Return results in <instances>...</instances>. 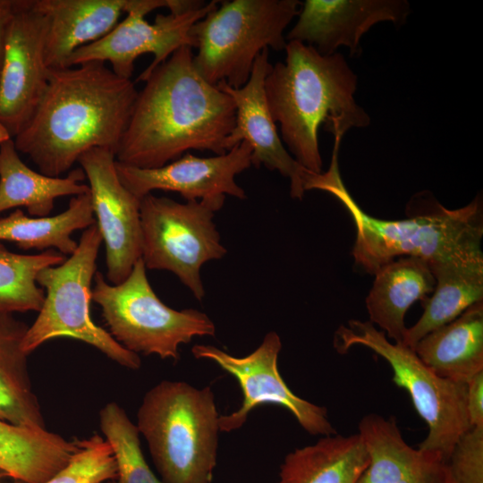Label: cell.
Returning a JSON list of instances; mask_svg holds the SVG:
<instances>
[{
  "mask_svg": "<svg viewBox=\"0 0 483 483\" xmlns=\"http://www.w3.org/2000/svg\"><path fill=\"white\" fill-rule=\"evenodd\" d=\"M235 116L231 97L199 73L192 48L183 46L156 67L138 91L115 160L150 169L189 150L223 155Z\"/></svg>",
  "mask_w": 483,
  "mask_h": 483,
  "instance_id": "1",
  "label": "cell"
},
{
  "mask_svg": "<svg viewBox=\"0 0 483 483\" xmlns=\"http://www.w3.org/2000/svg\"><path fill=\"white\" fill-rule=\"evenodd\" d=\"M138 94L131 79L105 63L49 70L48 83L30 120L14 137L39 173L60 177L95 148L114 152Z\"/></svg>",
  "mask_w": 483,
  "mask_h": 483,
  "instance_id": "2",
  "label": "cell"
},
{
  "mask_svg": "<svg viewBox=\"0 0 483 483\" xmlns=\"http://www.w3.org/2000/svg\"><path fill=\"white\" fill-rule=\"evenodd\" d=\"M340 143V139H335L327 171L320 174L307 171L303 189L326 191L346 208L356 229L352 254L359 267L374 275L382 266L403 256L419 257L428 264L483 256L480 197L477 196L462 208L448 209L430 192L422 191L409 202L408 218H376L360 208L341 178Z\"/></svg>",
  "mask_w": 483,
  "mask_h": 483,
  "instance_id": "3",
  "label": "cell"
},
{
  "mask_svg": "<svg viewBox=\"0 0 483 483\" xmlns=\"http://www.w3.org/2000/svg\"><path fill=\"white\" fill-rule=\"evenodd\" d=\"M284 50V62L272 65L265 80L268 108L289 153L320 174L319 127L343 138L367 127L370 117L354 99L358 77L340 53L323 55L298 41H288Z\"/></svg>",
  "mask_w": 483,
  "mask_h": 483,
  "instance_id": "4",
  "label": "cell"
},
{
  "mask_svg": "<svg viewBox=\"0 0 483 483\" xmlns=\"http://www.w3.org/2000/svg\"><path fill=\"white\" fill-rule=\"evenodd\" d=\"M219 414L210 386L162 380L144 395L137 428L164 483H211Z\"/></svg>",
  "mask_w": 483,
  "mask_h": 483,
  "instance_id": "5",
  "label": "cell"
},
{
  "mask_svg": "<svg viewBox=\"0 0 483 483\" xmlns=\"http://www.w3.org/2000/svg\"><path fill=\"white\" fill-rule=\"evenodd\" d=\"M298 0L220 1L197 21L190 34L198 52L193 64L209 83L233 89L250 79L256 57L264 48L284 50V31L300 13Z\"/></svg>",
  "mask_w": 483,
  "mask_h": 483,
  "instance_id": "6",
  "label": "cell"
},
{
  "mask_svg": "<svg viewBox=\"0 0 483 483\" xmlns=\"http://www.w3.org/2000/svg\"><path fill=\"white\" fill-rule=\"evenodd\" d=\"M102 242L94 224L84 230L76 250L64 263L38 274L36 281L45 291V300L22 341L27 354L49 340L68 337L95 347L126 369L140 368V356L122 346L90 317L91 283Z\"/></svg>",
  "mask_w": 483,
  "mask_h": 483,
  "instance_id": "7",
  "label": "cell"
},
{
  "mask_svg": "<svg viewBox=\"0 0 483 483\" xmlns=\"http://www.w3.org/2000/svg\"><path fill=\"white\" fill-rule=\"evenodd\" d=\"M146 269L140 258L119 284H107L97 271L91 300L100 306L110 335L125 349L177 361L180 345L197 336H214L215 324L198 309L166 306L152 289Z\"/></svg>",
  "mask_w": 483,
  "mask_h": 483,
  "instance_id": "8",
  "label": "cell"
},
{
  "mask_svg": "<svg viewBox=\"0 0 483 483\" xmlns=\"http://www.w3.org/2000/svg\"><path fill=\"white\" fill-rule=\"evenodd\" d=\"M361 345L385 359L392 368L393 381L404 388L428 433L419 449L447 461L458 439L471 428L467 412V384L436 374L402 343H391L371 322L351 319L335 332L334 346L345 353Z\"/></svg>",
  "mask_w": 483,
  "mask_h": 483,
  "instance_id": "9",
  "label": "cell"
},
{
  "mask_svg": "<svg viewBox=\"0 0 483 483\" xmlns=\"http://www.w3.org/2000/svg\"><path fill=\"white\" fill-rule=\"evenodd\" d=\"M223 205L206 200L179 203L152 193L144 196L140 216L146 268L174 273L201 301L205 295L201 267L227 252L213 222Z\"/></svg>",
  "mask_w": 483,
  "mask_h": 483,
  "instance_id": "10",
  "label": "cell"
},
{
  "mask_svg": "<svg viewBox=\"0 0 483 483\" xmlns=\"http://www.w3.org/2000/svg\"><path fill=\"white\" fill-rule=\"evenodd\" d=\"M282 348L280 336L268 332L260 345L244 357H234L213 345L196 344L191 352L196 359L216 362L239 382L243 401L241 407L228 415L219 416L221 432L240 428L249 413L266 403L287 409L304 430L313 436H330L336 430L327 418L325 407L297 396L286 385L278 369Z\"/></svg>",
  "mask_w": 483,
  "mask_h": 483,
  "instance_id": "11",
  "label": "cell"
},
{
  "mask_svg": "<svg viewBox=\"0 0 483 483\" xmlns=\"http://www.w3.org/2000/svg\"><path fill=\"white\" fill-rule=\"evenodd\" d=\"M219 2L213 0L202 7L181 13H159L153 23L147 21L143 13L130 11L106 36L77 49L69 58L68 67L89 62L109 63L116 75L131 79L136 59L152 54V62L137 78V81H145L153 70L178 48L183 46L196 48L191 29Z\"/></svg>",
  "mask_w": 483,
  "mask_h": 483,
  "instance_id": "12",
  "label": "cell"
},
{
  "mask_svg": "<svg viewBox=\"0 0 483 483\" xmlns=\"http://www.w3.org/2000/svg\"><path fill=\"white\" fill-rule=\"evenodd\" d=\"M115 154L95 148L78 159L89 180L96 225L106 246V276L123 283L141 258L140 200L118 178Z\"/></svg>",
  "mask_w": 483,
  "mask_h": 483,
  "instance_id": "13",
  "label": "cell"
},
{
  "mask_svg": "<svg viewBox=\"0 0 483 483\" xmlns=\"http://www.w3.org/2000/svg\"><path fill=\"white\" fill-rule=\"evenodd\" d=\"M46 30L33 0H21L7 29L0 70V122L12 137L30 120L48 83Z\"/></svg>",
  "mask_w": 483,
  "mask_h": 483,
  "instance_id": "14",
  "label": "cell"
},
{
  "mask_svg": "<svg viewBox=\"0 0 483 483\" xmlns=\"http://www.w3.org/2000/svg\"><path fill=\"white\" fill-rule=\"evenodd\" d=\"M251 148L246 141L223 155L199 157L185 153L161 167L143 169L115 161L123 185L140 200L152 191L180 193L188 200H206L224 204L225 196L246 199L244 190L235 181L237 174L251 165Z\"/></svg>",
  "mask_w": 483,
  "mask_h": 483,
  "instance_id": "15",
  "label": "cell"
},
{
  "mask_svg": "<svg viewBox=\"0 0 483 483\" xmlns=\"http://www.w3.org/2000/svg\"><path fill=\"white\" fill-rule=\"evenodd\" d=\"M268 48H264L256 57L248 81L239 89H233L221 81L217 88L233 99L235 123L225 140L226 151L246 141L251 148V165H264L270 171H277L290 180V194L292 199L304 196L303 179L307 169L302 167L285 148L275 123L270 114L265 80L271 64Z\"/></svg>",
  "mask_w": 483,
  "mask_h": 483,
  "instance_id": "16",
  "label": "cell"
},
{
  "mask_svg": "<svg viewBox=\"0 0 483 483\" xmlns=\"http://www.w3.org/2000/svg\"><path fill=\"white\" fill-rule=\"evenodd\" d=\"M301 5L285 39L312 47L323 55L342 46L351 55H360V38L370 28L381 21L402 25L411 12L406 0H306Z\"/></svg>",
  "mask_w": 483,
  "mask_h": 483,
  "instance_id": "17",
  "label": "cell"
},
{
  "mask_svg": "<svg viewBox=\"0 0 483 483\" xmlns=\"http://www.w3.org/2000/svg\"><path fill=\"white\" fill-rule=\"evenodd\" d=\"M358 427L369 462L357 483H451L446 462L409 445L394 417L369 413Z\"/></svg>",
  "mask_w": 483,
  "mask_h": 483,
  "instance_id": "18",
  "label": "cell"
},
{
  "mask_svg": "<svg viewBox=\"0 0 483 483\" xmlns=\"http://www.w3.org/2000/svg\"><path fill=\"white\" fill-rule=\"evenodd\" d=\"M125 0H33L44 15V58L49 70L68 68L71 55L110 32L124 13Z\"/></svg>",
  "mask_w": 483,
  "mask_h": 483,
  "instance_id": "19",
  "label": "cell"
},
{
  "mask_svg": "<svg viewBox=\"0 0 483 483\" xmlns=\"http://www.w3.org/2000/svg\"><path fill=\"white\" fill-rule=\"evenodd\" d=\"M374 275L365 301L369 322L379 326L387 338L402 343L407 329L405 314L413 303L433 292L434 275L428 261L415 256L397 258Z\"/></svg>",
  "mask_w": 483,
  "mask_h": 483,
  "instance_id": "20",
  "label": "cell"
},
{
  "mask_svg": "<svg viewBox=\"0 0 483 483\" xmlns=\"http://www.w3.org/2000/svg\"><path fill=\"white\" fill-rule=\"evenodd\" d=\"M412 349L438 376L467 383L483 370V301L423 336Z\"/></svg>",
  "mask_w": 483,
  "mask_h": 483,
  "instance_id": "21",
  "label": "cell"
},
{
  "mask_svg": "<svg viewBox=\"0 0 483 483\" xmlns=\"http://www.w3.org/2000/svg\"><path fill=\"white\" fill-rule=\"evenodd\" d=\"M428 266L436 282L432 295L424 300L422 315L406 329L402 342L411 349L423 336L483 301V256Z\"/></svg>",
  "mask_w": 483,
  "mask_h": 483,
  "instance_id": "22",
  "label": "cell"
},
{
  "mask_svg": "<svg viewBox=\"0 0 483 483\" xmlns=\"http://www.w3.org/2000/svg\"><path fill=\"white\" fill-rule=\"evenodd\" d=\"M81 168L72 170L65 177H51L30 168L21 159L13 140L0 145V213L24 207L31 216H48L56 199L77 196L89 191L82 182Z\"/></svg>",
  "mask_w": 483,
  "mask_h": 483,
  "instance_id": "23",
  "label": "cell"
},
{
  "mask_svg": "<svg viewBox=\"0 0 483 483\" xmlns=\"http://www.w3.org/2000/svg\"><path fill=\"white\" fill-rule=\"evenodd\" d=\"M369 462L359 433L324 436L284 457L277 483H357Z\"/></svg>",
  "mask_w": 483,
  "mask_h": 483,
  "instance_id": "24",
  "label": "cell"
},
{
  "mask_svg": "<svg viewBox=\"0 0 483 483\" xmlns=\"http://www.w3.org/2000/svg\"><path fill=\"white\" fill-rule=\"evenodd\" d=\"M28 328L13 313L0 311V419L20 427L47 428L29 373V354L22 349Z\"/></svg>",
  "mask_w": 483,
  "mask_h": 483,
  "instance_id": "25",
  "label": "cell"
},
{
  "mask_svg": "<svg viewBox=\"0 0 483 483\" xmlns=\"http://www.w3.org/2000/svg\"><path fill=\"white\" fill-rule=\"evenodd\" d=\"M68 440L47 428L15 426L0 419V470L24 483H44L77 452Z\"/></svg>",
  "mask_w": 483,
  "mask_h": 483,
  "instance_id": "26",
  "label": "cell"
},
{
  "mask_svg": "<svg viewBox=\"0 0 483 483\" xmlns=\"http://www.w3.org/2000/svg\"><path fill=\"white\" fill-rule=\"evenodd\" d=\"M94 224L89 191L73 196L68 208L55 216L30 217L17 208L0 218V242H14L22 250L55 248L64 255H72L78 246L72 233Z\"/></svg>",
  "mask_w": 483,
  "mask_h": 483,
  "instance_id": "27",
  "label": "cell"
},
{
  "mask_svg": "<svg viewBox=\"0 0 483 483\" xmlns=\"http://www.w3.org/2000/svg\"><path fill=\"white\" fill-rule=\"evenodd\" d=\"M65 255L54 250L24 255L8 250L0 242V311L14 313L39 311L45 291L36 278L45 267L58 266Z\"/></svg>",
  "mask_w": 483,
  "mask_h": 483,
  "instance_id": "28",
  "label": "cell"
},
{
  "mask_svg": "<svg viewBox=\"0 0 483 483\" xmlns=\"http://www.w3.org/2000/svg\"><path fill=\"white\" fill-rule=\"evenodd\" d=\"M99 426L116 464L115 479L106 483H164L147 463L137 426L120 404L109 402L101 408Z\"/></svg>",
  "mask_w": 483,
  "mask_h": 483,
  "instance_id": "29",
  "label": "cell"
},
{
  "mask_svg": "<svg viewBox=\"0 0 483 483\" xmlns=\"http://www.w3.org/2000/svg\"><path fill=\"white\" fill-rule=\"evenodd\" d=\"M116 477L113 450L104 436L80 439L70 461L44 483H106Z\"/></svg>",
  "mask_w": 483,
  "mask_h": 483,
  "instance_id": "30",
  "label": "cell"
},
{
  "mask_svg": "<svg viewBox=\"0 0 483 483\" xmlns=\"http://www.w3.org/2000/svg\"><path fill=\"white\" fill-rule=\"evenodd\" d=\"M446 465L451 483H483V427L471 428L458 439Z\"/></svg>",
  "mask_w": 483,
  "mask_h": 483,
  "instance_id": "31",
  "label": "cell"
},
{
  "mask_svg": "<svg viewBox=\"0 0 483 483\" xmlns=\"http://www.w3.org/2000/svg\"><path fill=\"white\" fill-rule=\"evenodd\" d=\"M466 384L467 412L470 427H483V370Z\"/></svg>",
  "mask_w": 483,
  "mask_h": 483,
  "instance_id": "32",
  "label": "cell"
},
{
  "mask_svg": "<svg viewBox=\"0 0 483 483\" xmlns=\"http://www.w3.org/2000/svg\"><path fill=\"white\" fill-rule=\"evenodd\" d=\"M21 1V0H0V70L4 57L7 29Z\"/></svg>",
  "mask_w": 483,
  "mask_h": 483,
  "instance_id": "33",
  "label": "cell"
},
{
  "mask_svg": "<svg viewBox=\"0 0 483 483\" xmlns=\"http://www.w3.org/2000/svg\"><path fill=\"white\" fill-rule=\"evenodd\" d=\"M12 139L8 129L0 122V145Z\"/></svg>",
  "mask_w": 483,
  "mask_h": 483,
  "instance_id": "34",
  "label": "cell"
},
{
  "mask_svg": "<svg viewBox=\"0 0 483 483\" xmlns=\"http://www.w3.org/2000/svg\"><path fill=\"white\" fill-rule=\"evenodd\" d=\"M0 483H24L18 480L4 471L0 470Z\"/></svg>",
  "mask_w": 483,
  "mask_h": 483,
  "instance_id": "35",
  "label": "cell"
}]
</instances>
